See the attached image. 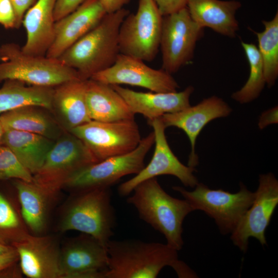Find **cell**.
I'll list each match as a JSON object with an SVG mask.
<instances>
[{"mask_svg": "<svg viewBox=\"0 0 278 278\" xmlns=\"http://www.w3.org/2000/svg\"><path fill=\"white\" fill-rule=\"evenodd\" d=\"M153 128L155 148L148 164L131 179L122 183L117 188L118 194L129 195L141 182L159 176L168 175L177 177L186 187H195L198 181L194 175L195 167L182 163L171 150L167 142L166 129L160 118L148 121Z\"/></svg>", "mask_w": 278, "mask_h": 278, "instance_id": "4fadbf2b", "label": "cell"}, {"mask_svg": "<svg viewBox=\"0 0 278 278\" xmlns=\"http://www.w3.org/2000/svg\"><path fill=\"white\" fill-rule=\"evenodd\" d=\"M116 223L111 187L75 192L60 223L62 232L77 231L89 235L107 247Z\"/></svg>", "mask_w": 278, "mask_h": 278, "instance_id": "277c9868", "label": "cell"}, {"mask_svg": "<svg viewBox=\"0 0 278 278\" xmlns=\"http://www.w3.org/2000/svg\"><path fill=\"white\" fill-rule=\"evenodd\" d=\"M85 99L92 120L114 122L135 119V114L124 98L110 85L87 80Z\"/></svg>", "mask_w": 278, "mask_h": 278, "instance_id": "7402d4cb", "label": "cell"}, {"mask_svg": "<svg viewBox=\"0 0 278 278\" xmlns=\"http://www.w3.org/2000/svg\"><path fill=\"white\" fill-rule=\"evenodd\" d=\"M14 185L24 222L33 233H41L46 226L48 202L51 198L33 182L17 180Z\"/></svg>", "mask_w": 278, "mask_h": 278, "instance_id": "4316f807", "label": "cell"}, {"mask_svg": "<svg viewBox=\"0 0 278 278\" xmlns=\"http://www.w3.org/2000/svg\"><path fill=\"white\" fill-rule=\"evenodd\" d=\"M144 62L120 53L112 66L96 73L91 79L109 85L140 86L153 92L177 91L179 86L171 74L162 68L150 67Z\"/></svg>", "mask_w": 278, "mask_h": 278, "instance_id": "5bb4252c", "label": "cell"}, {"mask_svg": "<svg viewBox=\"0 0 278 278\" xmlns=\"http://www.w3.org/2000/svg\"><path fill=\"white\" fill-rule=\"evenodd\" d=\"M55 141L38 134L4 129L0 145L7 147L32 175L42 167Z\"/></svg>", "mask_w": 278, "mask_h": 278, "instance_id": "603a6c76", "label": "cell"}, {"mask_svg": "<svg viewBox=\"0 0 278 278\" xmlns=\"http://www.w3.org/2000/svg\"><path fill=\"white\" fill-rule=\"evenodd\" d=\"M86 80H72L54 87L53 108L64 120L68 131L92 120L85 99Z\"/></svg>", "mask_w": 278, "mask_h": 278, "instance_id": "cb8c5ba5", "label": "cell"}, {"mask_svg": "<svg viewBox=\"0 0 278 278\" xmlns=\"http://www.w3.org/2000/svg\"><path fill=\"white\" fill-rule=\"evenodd\" d=\"M18 260L19 257L15 249L0 255V275L3 272L12 267Z\"/></svg>", "mask_w": 278, "mask_h": 278, "instance_id": "8d00e7d4", "label": "cell"}, {"mask_svg": "<svg viewBox=\"0 0 278 278\" xmlns=\"http://www.w3.org/2000/svg\"><path fill=\"white\" fill-rule=\"evenodd\" d=\"M97 162L86 145L68 131L56 140L32 182L51 199L73 174Z\"/></svg>", "mask_w": 278, "mask_h": 278, "instance_id": "8992f818", "label": "cell"}, {"mask_svg": "<svg viewBox=\"0 0 278 278\" xmlns=\"http://www.w3.org/2000/svg\"><path fill=\"white\" fill-rule=\"evenodd\" d=\"M254 200L231 234V240L246 253L250 237L267 245L265 231L278 204V181L272 173L260 175Z\"/></svg>", "mask_w": 278, "mask_h": 278, "instance_id": "7c38bea8", "label": "cell"}, {"mask_svg": "<svg viewBox=\"0 0 278 278\" xmlns=\"http://www.w3.org/2000/svg\"><path fill=\"white\" fill-rule=\"evenodd\" d=\"M61 278H105L107 247L85 234L70 240L60 250Z\"/></svg>", "mask_w": 278, "mask_h": 278, "instance_id": "9a60e30c", "label": "cell"}, {"mask_svg": "<svg viewBox=\"0 0 278 278\" xmlns=\"http://www.w3.org/2000/svg\"><path fill=\"white\" fill-rule=\"evenodd\" d=\"M132 193L127 202L135 207L139 217L163 235L167 245L180 251L184 244L183 221L194 211L189 203L169 195L157 177L141 182Z\"/></svg>", "mask_w": 278, "mask_h": 278, "instance_id": "3957f363", "label": "cell"}, {"mask_svg": "<svg viewBox=\"0 0 278 278\" xmlns=\"http://www.w3.org/2000/svg\"><path fill=\"white\" fill-rule=\"evenodd\" d=\"M107 250L108 268L105 278H155L166 266L171 267L179 277L192 278L195 274L178 259V251L167 244L110 239Z\"/></svg>", "mask_w": 278, "mask_h": 278, "instance_id": "6da1fadb", "label": "cell"}, {"mask_svg": "<svg viewBox=\"0 0 278 278\" xmlns=\"http://www.w3.org/2000/svg\"><path fill=\"white\" fill-rule=\"evenodd\" d=\"M24 84L16 80H5L0 89V114L27 106L53 109L54 87Z\"/></svg>", "mask_w": 278, "mask_h": 278, "instance_id": "d4e9b609", "label": "cell"}, {"mask_svg": "<svg viewBox=\"0 0 278 278\" xmlns=\"http://www.w3.org/2000/svg\"><path fill=\"white\" fill-rule=\"evenodd\" d=\"M14 249L13 246L8 245L0 239V255L8 252Z\"/></svg>", "mask_w": 278, "mask_h": 278, "instance_id": "f35d334b", "label": "cell"}, {"mask_svg": "<svg viewBox=\"0 0 278 278\" xmlns=\"http://www.w3.org/2000/svg\"><path fill=\"white\" fill-rule=\"evenodd\" d=\"M277 106L263 112L260 115L258 123V126L260 129H263L268 126L277 124Z\"/></svg>", "mask_w": 278, "mask_h": 278, "instance_id": "d590c367", "label": "cell"}, {"mask_svg": "<svg viewBox=\"0 0 278 278\" xmlns=\"http://www.w3.org/2000/svg\"><path fill=\"white\" fill-rule=\"evenodd\" d=\"M0 24L5 28H15V14L9 0L0 1Z\"/></svg>", "mask_w": 278, "mask_h": 278, "instance_id": "1f68e13d", "label": "cell"}, {"mask_svg": "<svg viewBox=\"0 0 278 278\" xmlns=\"http://www.w3.org/2000/svg\"><path fill=\"white\" fill-rule=\"evenodd\" d=\"M241 44L249 63L250 74L246 83L231 96L240 103H247L256 99L263 91L266 81L263 60L257 47L253 43L241 41Z\"/></svg>", "mask_w": 278, "mask_h": 278, "instance_id": "f1b7e54d", "label": "cell"}, {"mask_svg": "<svg viewBox=\"0 0 278 278\" xmlns=\"http://www.w3.org/2000/svg\"><path fill=\"white\" fill-rule=\"evenodd\" d=\"M85 0H56L54 9L55 22L76 10Z\"/></svg>", "mask_w": 278, "mask_h": 278, "instance_id": "d6a6232c", "label": "cell"}, {"mask_svg": "<svg viewBox=\"0 0 278 278\" xmlns=\"http://www.w3.org/2000/svg\"><path fill=\"white\" fill-rule=\"evenodd\" d=\"M0 230L11 232L14 241L27 233L14 209L1 193Z\"/></svg>", "mask_w": 278, "mask_h": 278, "instance_id": "4dcf8cb0", "label": "cell"}, {"mask_svg": "<svg viewBox=\"0 0 278 278\" xmlns=\"http://www.w3.org/2000/svg\"><path fill=\"white\" fill-rule=\"evenodd\" d=\"M163 16L186 7L187 0H153Z\"/></svg>", "mask_w": 278, "mask_h": 278, "instance_id": "836d02e7", "label": "cell"}, {"mask_svg": "<svg viewBox=\"0 0 278 278\" xmlns=\"http://www.w3.org/2000/svg\"><path fill=\"white\" fill-rule=\"evenodd\" d=\"M36 107H21L0 114V122L3 129L33 133L57 140L64 133L61 128Z\"/></svg>", "mask_w": 278, "mask_h": 278, "instance_id": "484cf974", "label": "cell"}, {"mask_svg": "<svg viewBox=\"0 0 278 278\" xmlns=\"http://www.w3.org/2000/svg\"><path fill=\"white\" fill-rule=\"evenodd\" d=\"M162 21L153 0H138L136 13H129L120 26V53L143 61H152L160 48Z\"/></svg>", "mask_w": 278, "mask_h": 278, "instance_id": "ba28073f", "label": "cell"}, {"mask_svg": "<svg viewBox=\"0 0 278 278\" xmlns=\"http://www.w3.org/2000/svg\"><path fill=\"white\" fill-rule=\"evenodd\" d=\"M110 85L124 98L135 115L140 114L148 121L189 107L190 97L194 91L190 85L181 92L165 93L137 92L120 85Z\"/></svg>", "mask_w": 278, "mask_h": 278, "instance_id": "d6986e66", "label": "cell"}, {"mask_svg": "<svg viewBox=\"0 0 278 278\" xmlns=\"http://www.w3.org/2000/svg\"><path fill=\"white\" fill-rule=\"evenodd\" d=\"M130 11L122 8L107 13L91 30L67 48L58 59L76 70L82 80L112 66L120 54V26Z\"/></svg>", "mask_w": 278, "mask_h": 278, "instance_id": "7a4b0ae2", "label": "cell"}, {"mask_svg": "<svg viewBox=\"0 0 278 278\" xmlns=\"http://www.w3.org/2000/svg\"><path fill=\"white\" fill-rule=\"evenodd\" d=\"M106 14L99 0H85L74 11L55 22L54 38L45 56L58 59Z\"/></svg>", "mask_w": 278, "mask_h": 278, "instance_id": "ac0fdd59", "label": "cell"}, {"mask_svg": "<svg viewBox=\"0 0 278 278\" xmlns=\"http://www.w3.org/2000/svg\"><path fill=\"white\" fill-rule=\"evenodd\" d=\"M265 26L262 32L252 30L256 34L258 49L262 57L266 84L273 86L278 77V13L270 21H263Z\"/></svg>", "mask_w": 278, "mask_h": 278, "instance_id": "83f0119b", "label": "cell"}, {"mask_svg": "<svg viewBox=\"0 0 278 278\" xmlns=\"http://www.w3.org/2000/svg\"><path fill=\"white\" fill-rule=\"evenodd\" d=\"M0 1H1V0H0Z\"/></svg>", "mask_w": 278, "mask_h": 278, "instance_id": "60d3db41", "label": "cell"}, {"mask_svg": "<svg viewBox=\"0 0 278 278\" xmlns=\"http://www.w3.org/2000/svg\"><path fill=\"white\" fill-rule=\"evenodd\" d=\"M16 179L32 182L33 175L7 147L0 145V180Z\"/></svg>", "mask_w": 278, "mask_h": 278, "instance_id": "f546056e", "label": "cell"}, {"mask_svg": "<svg viewBox=\"0 0 278 278\" xmlns=\"http://www.w3.org/2000/svg\"><path fill=\"white\" fill-rule=\"evenodd\" d=\"M241 6L235 0H187L186 4L191 18L199 26L230 38L235 37L238 30L235 14Z\"/></svg>", "mask_w": 278, "mask_h": 278, "instance_id": "44dd1931", "label": "cell"}, {"mask_svg": "<svg viewBox=\"0 0 278 278\" xmlns=\"http://www.w3.org/2000/svg\"><path fill=\"white\" fill-rule=\"evenodd\" d=\"M56 0H37L26 11L23 21L26 41L22 51L34 56H45L55 33L54 13Z\"/></svg>", "mask_w": 278, "mask_h": 278, "instance_id": "ffe728a7", "label": "cell"}, {"mask_svg": "<svg viewBox=\"0 0 278 278\" xmlns=\"http://www.w3.org/2000/svg\"><path fill=\"white\" fill-rule=\"evenodd\" d=\"M12 4L16 16L15 28H19L22 24L26 11L34 4L37 0H9Z\"/></svg>", "mask_w": 278, "mask_h": 278, "instance_id": "e575fe53", "label": "cell"}, {"mask_svg": "<svg viewBox=\"0 0 278 278\" xmlns=\"http://www.w3.org/2000/svg\"><path fill=\"white\" fill-rule=\"evenodd\" d=\"M22 273L30 278H61L60 250L50 237L27 232L13 241Z\"/></svg>", "mask_w": 278, "mask_h": 278, "instance_id": "e0dca14e", "label": "cell"}, {"mask_svg": "<svg viewBox=\"0 0 278 278\" xmlns=\"http://www.w3.org/2000/svg\"><path fill=\"white\" fill-rule=\"evenodd\" d=\"M204 28L191 18L186 7L163 16L160 48L162 68L172 74L193 59Z\"/></svg>", "mask_w": 278, "mask_h": 278, "instance_id": "8fae6325", "label": "cell"}, {"mask_svg": "<svg viewBox=\"0 0 278 278\" xmlns=\"http://www.w3.org/2000/svg\"><path fill=\"white\" fill-rule=\"evenodd\" d=\"M3 132H4V129H3V127L2 124H1V123L0 122V141H1V138H2Z\"/></svg>", "mask_w": 278, "mask_h": 278, "instance_id": "ab89813d", "label": "cell"}, {"mask_svg": "<svg viewBox=\"0 0 278 278\" xmlns=\"http://www.w3.org/2000/svg\"><path fill=\"white\" fill-rule=\"evenodd\" d=\"M231 112V107L222 98L213 96L204 99L195 106L164 114L160 118L166 128L176 127L186 134L191 146L187 165L195 167L198 163L195 144L200 132L211 121L228 116Z\"/></svg>", "mask_w": 278, "mask_h": 278, "instance_id": "2e32d148", "label": "cell"}, {"mask_svg": "<svg viewBox=\"0 0 278 278\" xmlns=\"http://www.w3.org/2000/svg\"><path fill=\"white\" fill-rule=\"evenodd\" d=\"M154 143L152 132L142 138L132 151L106 159L76 171L68 178L65 186L75 192L111 187L124 176L136 175L145 167L146 155Z\"/></svg>", "mask_w": 278, "mask_h": 278, "instance_id": "9c48e42d", "label": "cell"}, {"mask_svg": "<svg viewBox=\"0 0 278 278\" xmlns=\"http://www.w3.org/2000/svg\"><path fill=\"white\" fill-rule=\"evenodd\" d=\"M0 82L16 80L31 85L55 87L63 83L81 80L77 72L58 59L24 53L15 43L0 47Z\"/></svg>", "mask_w": 278, "mask_h": 278, "instance_id": "5b68a950", "label": "cell"}, {"mask_svg": "<svg viewBox=\"0 0 278 278\" xmlns=\"http://www.w3.org/2000/svg\"><path fill=\"white\" fill-rule=\"evenodd\" d=\"M172 189L189 203L194 211H203L213 219L223 235L232 233L255 197V192L249 190L242 183L235 193L211 189L199 182L192 191L179 186H173Z\"/></svg>", "mask_w": 278, "mask_h": 278, "instance_id": "52a82bcc", "label": "cell"}, {"mask_svg": "<svg viewBox=\"0 0 278 278\" xmlns=\"http://www.w3.org/2000/svg\"><path fill=\"white\" fill-rule=\"evenodd\" d=\"M106 13L115 12L128 4L131 0H99Z\"/></svg>", "mask_w": 278, "mask_h": 278, "instance_id": "74e56055", "label": "cell"}, {"mask_svg": "<svg viewBox=\"0 0 278 278\" xmlns=\"http://www.w3.org/2000/svg\"><path fill=\"white\" fill-rule=\"evenodd\" d=\"M68 131L86 145L98 162L132 151L142 140L135 119L114 122L92 120Z\"/></svg>", "mask_w": 278, "mask_h": 278, "instance_id": "30bf717a", "label": "cell"}]
</instances>
